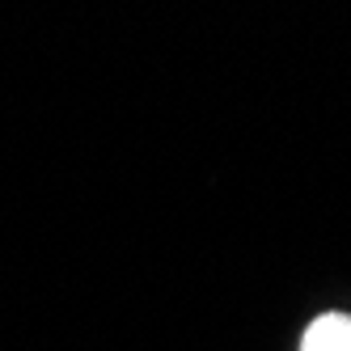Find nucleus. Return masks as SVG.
<instances>
[{"label": "nucleus", "instance_id": "obj_1", "mask_svg": "<svg viewBox=\"0 0 351 351\" xmlns=\"http://www.w3.org/2000/svg\"><path fill=\"white\" fill-rule=\"evenodd\" d=\"M300 351H351V317L347 313H322L309 322Z\"/></svg>", "mask_w": 351, "mask_h": 351}]
</instances>
